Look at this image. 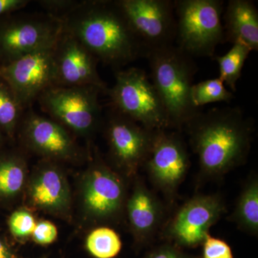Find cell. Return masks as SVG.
<instances>
[{
	"instance_id": "1",
	"label": "cell",
	"mask_w": 258,
	"mask_h": 258,
	"mask_svg": "<svg viewBox=\"0 0 258 258\" xmlns=\"http://www.w3.org/2000/svg\"><path fill=\"white\" fill-rule=\"evenodd\" d=\"M62 21L64 31L115 71L147 55L117 0L81 1Z\"/></svg>"
},
{
	"instance_id": "2",
	"label": "cell",
	"mask_w": 258,
	"mask_h": 258,
	"mask_svg": "<svg viewBox=\"0 0 258 258\" xmlns=\"http://www.w3.org/2000/svg\"><path fill=\"white\" fill-rule=\"evenodd\" d=\"M184 128L205 177L220 178L247 160L253 123L239 107L200 111Z\"/></svg>"
},
{
	"instance_id": "3",
	"label": "cell",
	"mask_w": 258,
	"mask_h": 258,
	"mask_svg": "<svg viewBox=\"0 0 258 258\" xmlns=\"http://www.w3.org/2000/svg\"><path fill=\"white\" fill-rule=\"evenodd\" d=\"M146 57L169 128L181 130L200 111L193 106L190 96L197 64L192 57L175 45L153 50Z\"/></svg>"
},
{
	"instance_id": "4",
	"label": "cell",
	"mask_w": 258,
	"mask_h": 258,
	"mask_svg": "<svg viewBox=\"0 0 258 258\" xmlns=\"http://www.w3.org/2000/svg\"><path fill=\"white\" fill-rule=\"evenodd\" d=\"M175 45L191 57H214L225 42L221 0H176Z\"/></svg>"
},
{
	"instance_id": "5",
	"label": "cell",
	"mask_w": 258,
	"mask_h": 258,
	"mask_svg": "<svg viewBox=\"0 0 258 258\" xmlns=\"http://www.w3.org/2000/svg\"><path fill=\"white\" fill-rule=\"evenodd\" d=\"M115 81L106 93L112 108L149 130L170 129L160 98L144 70H117Z\"/></svg>"
},
{
	"instance_id": "6",
	"label": "cell",
	"mask_w": 258,
	"mask_h": 258,
	"mask_svg": "<svg viewBox=\"0 0 258 258\" xmlns=\"http://www.w3.org/2000/svg\"><path fill=\"white\" fill-rule=\"evenodd\" d=\"M100 88L95 86H53L37 98L40 108L64 128L89 137L103 123Z\"/></svg>"
},
{
	"instance_id": "7",
	"label": "cell",
	"mask_w": 258,
	"mask_h": 258,
	"mask_svg": "<svg viewBox=\"0 0 258 258\" xmlns=\"http://www.w3.org/2000/svg\"><path fill=\"white\" fill-rule=\"evenodd\" d=\"M62 31V20L46 13L11 15L0 19V64L52 48Z\"/></svg>"
},
{
	"instance_id": "8",
	"label": "cell",
	"mask_w": 258,
	"mask_h": 258,
	"mask_svg": "<svg viewBox=\"0 0 258 258\" xmlns=\"http://www.w3.org/2000/svg\"><path fill=\"white\" fill-rule=\"evenodd\" d=\"M226 210L221 197L198 195L183 204L161 230L165 242L181 248H195L203 244L212 226Z\"/></svg>"
},
{
	"instance_id": "9",
	"label": "cell",
	"mask_w": 258,
	"mask_h": 258,
	"mask_svg": "<svg viewBox=\"0 0 258 258\" xmlns=\"http://www.w3.org/2000/svg\"><path fill=\"white\" fill-rule=\"evenodd\" d=\"M155 133L111 107L106 121V136L110 159L118 172L128 177L137 175L150 154Z\"/></svg>"
},
{
	"instance_id": "10",
	"label": "cell",
	"mask_w": 258,
	"mask_h": 258,
	"mask_svg": "<svg viewBox=\"0 0 258 258\" xmlns=\"http://www.w3.org/2000/svg\"><path fill=\"white\" fill-rule=\"evenodd\" d=\"M117 1L147 55L153 50L175 45L176 18L174 1Z\"/></svg>"
},
{
	"instance_id": "11",
	"label": "cell",
	"mask_w": 258,
	"mask_h": 258,
	"mask_svg": "<svg viewBox=\"0 0 258 258\" xmlns=\"http://www.w3.org/2000/svg\"><path fill=\"white\" fill-rule=\"evenodd\" d=\"M0 79L11 88L23 109L30 108L45 90L55 86L54 47L0 64Z\"/></svg>"
},
{
	"instance_id": "12",
	"label": "cell",
	"mask_w": 258,
	"mask_h": 258,
	"mask_svg": "<svg viewBox=\"0 0 258 258\" xmlns=\"http://www.w3.org/2000/svg\"><path fill=\"white\" fill-rule=\"evenodd\" d=\"M156 131L150 154L144 166L151 181L168 198L174 196L189 167L184 139L176 132Z\"/></svg>"
},
{
	"instance_id": "13",
	"label": "cell",
	"mask_w": 258,
	"mask_h": 258,
	"mask_svg": "<svg viewBox=\"0 0 258 258\" xmlns=\"http://www.w3.org/2000/svg\"><path fill=\"white\" fill-rule=\"evenodd\" d=\"M85 175L82 195L86 215L96 222L118 217L126 203L125 184L120 174L98 161Z\"/></svg>"
},
{
	"instance_id": "14",
	"label": "cell",
	"mask_w": 258,
	"mask_h": 258,
	"mask_svg": "<svg viewBox=\"0 0 258 258\" xmlns=\"http://www.w3.org/2000/svg\"><path fill=\"white\" fill-rule=\"evenodd\" d=\"M55 86H95L106 93L108 88L98 74V59L63 30L54 46Z\"/></svg>"
},
{
	"instance_id": "15",
	"label": "cell",
	"mask_w": 258,
	"mask_h": 258,
	"mask_svg": "<svg viewBox=\"0 0 258 258\" xmlns=\"http://www.w3.org/2000/svg\"><path fill=\"white\" fill-rule=\"evenodd\" d=\"M20 123L24 143L47 160L74 161L81 155L69 132L55 120L30 109Z\"/></svg>"
},
{
	"instance_id": "16",
	"label": "cell",
	"mask_w": 258,
	"mask_h": 258,
	"mask_svg": "<svg viewBox=\"0 0 258 258\" xmlns=\"http://www.w3.org/2000/svg\"><path fill=\"white\" fill-rule=\"evenodd\" d=\"M125 203L131 230L137 245L143 247L153 240L164 217L162 203L142 179L137 178Z\"/></svg>"
},
{
	"instance_id": "17",
	"label": "cell",
	"mask_w": 258,
	"mask_h": 258,
	"mask_svg": "<svg viewBox=\"0 0 258 258\" xmlns=\"http://www.w3.org/2000/svg\"><path fill=\"white\" fill-rule=\"evenodd\" d=\"M32 206L59 213L69 208L71 193L63 172L54 161L46 160L37 169L28 188Z\"/></svg>"
},
{
	"instance_id": "18",
	"label": "cell",
	"mask_w": 258,
	"mask_h": 258,
	"mask_svg": "<svg viewBox=\"0 0 258 258\" xmlns=\"http://www.w3.org/2000/svg\"><path fill=\"white\" fill-rule=\"evenodd\" d=\"M225 42L258 50V10L250 0H230L224 13Z\"/></svg>"
},
{
	"instance_id": "19",
	"label": "cell",
	"mask_w": 258,
	"mask_h": 258,
	"mask_svg": "<svg viewBox=\"0 0 258 258\" xmlns=\"http://www.w3.org/2000/svg\"><path fill=\"white\" fill-rule=\"evenodd\" d=\"M230 218L241 230L249 235H257L258 179L255 174L244 185Z\"/></svg>"
},
{
	"instance_id": "20",
	"label": "cell",
	"mask_w": 258,
	"mask_h": 258,
	"mask_svg": "<svg viewBox=\"0 0 258 258\" xmlns=\"http://www.w3.org/2000/svg\"><path fill=\"white\" fill-rule=\"evenodd\" d=\"M27 177L25 159L18 154L0 156V199L13 198L21 192Z\"/></svg>"
},
{
	"instance_id": "21",
	"label": "cell",
	"mask_w": 258,
	"mask_h": 258,
	"mask_svg": "<svg viewBox=\"0 0 258 258\" xmlns=\"http://www.w3.org/2000/svg\"><path fill=\"white\" fill-rule=\"evenodd\" d=\"M252 52L248 47L240 42L233 44L230 50L224 55L215 56L220 70L219 79L231 92L237 91V83L242 76V69L247 57Z\"/></svg>"
},
{
	"instance_id": "22",
	"label": "cell",
	"mask_w": 258,
	"mask_h": 258,
	"mask_svg": "<svg viewBox=\"0 0 258 258\" xmlns=\"http://www.w3.org/2000/svg\"><path fill=\"white\" fill-rule=\"evenodd\" d=\"M25 113L8 83L0 79V128L13 138Z\"/></svg>"
},
{
	"instance_id": "23",
	"label": "cell",
	"mask_w": 258,
	"mask_h": 258,
	"mask_svg": "<svg viewBox=\"0 0 258 258\" xmlns=\"http://www.w3.org/2000/svg\"><path fill=\"white\" fill-rule=\"evenodd\" d=\"M88 252L95 258H114L120 253L122 242L113 229L100 227L88 235L86 241Z\"/></svg>"
},
{
	"instance_id": "24",
	"label": "cell",
	"mask_w": 258,
	"mask_h": 258,
	"mask_svg": "<svg viewBox=\"0 0 258 258\" xmlns=\"http://www.w3.org/2000/svg\"><path fill=\"white\" fill-rule=\"evenodd\" d=\"M190 96L193 106L199 110L209 103L230 102L234 98L233 93L226 88L219 78L194 83Z\"/></svg>"
},
{
	"instance_id": "25",
	"label": "cell",
	"mask_w": 258,
	"mask_h": 258,
	"mask_svg": "<svg viewBox=\"0 0 258 258\" xmlns=\"http://www.w3.org/2000/svg\"><path fill=\"white\" fill-rule=\"evenodd\" d=\"M36 223L33 215L25 210L13 212L8 222L10 232L18 238H25L32 235Z\"/></svg>"
},
{
	"instance_id": "26",
	"label": "cell",
	"mask_w": 258,
	"mask_h": 258,
	"mask_svg": "<svg viewBox=\"0 0 258 258\" xmlns=\"http://www.w3.org/2000/svg\"><path fill=\"white\" fill-rule=\"evenodd\" d=\"M203 258H234L232 248L225 241L212 237L210 233L203 244Z\"/></svg>"
},
{
	"instance_id": "27",
	"label": "cell",
	"mask_w": 258,
	"mask_h": 258,
	"mask_svg": "<svg viewBox=\"0 0 258 258\" xmlns=\"http://www.w3.org/2000/svg\"><path fill=\"white\" fill-rule=\"evenodd\" d=\"M142 258H201L187 253L176 244L165 242L150 249Z\"/></svg>"
},
{
	"instance_id": "28",
	"label": "cell",
	"mask_w": 258,
	"mask_h": 258,
	"mask_svg": "<svg viewBox=\"0 0 258 258\" xmlns=\"http://www.w3.org/2000/svg\"><path fill=\"white\" fill-rule=\"evenodd\" d=\"M80 2L75 0H42L37 1V3L47 14L62 20L71 10L79 4Z\"/></svg>"
},
{
	"instance_id": "29",
	"label": "cell",
	"mask_w": 258,
	"mask_h": 258,
	"mask_svg": "<svg viewBox=\"0 0 258 258\" xmlns=\"http://www.w3.org/2000/svg\"><path fill=\"white\" fill-rule=\"evenodd\" d=\"M34 242L41 245L52 243L57 237V230L53 223L43 220L36 223L32 234Z\"/></svg>"
},
{
	"instance_id": "30",
	"label": "cell",
	"mask_w": 258,
	"mask_h": 258,
	"mask_svg": "<svg viewBox=\"0 0 258 258\" xmlns=\"http://www.w3.org/2000/svg\"><path fill=\"white\" fill-rule=\"evenodd\" d=\"M29 3V0H0V19L23 9Z\"/></svg>"
},
{
	"instance_id": "31",
	"label": "cell",
	"mask_w": 258,
	"mask_h": 258,
	"mask_svg": "<svg viewBox=\"0 0 258 258\" xmlns=\"http://www.w3.org/2000/svg\"><path fill=\"white\" fill-rule=\"evenodd\" d=\"M0 258H17L13 249L6 242L0 239Z\"/></svg>"
},
{
	"instance_id": "32",
	"label": "cell",
	"mask_w": 258,
	"mask_h": 258,
	"mask_svg": "<svg viewBox=\"0 0 258 258\" xmlns=\"http://www.w3.org/2000/svg\"><path fill=\"white\" fill-rule=\"evenodd\" d=\"M1 129V128H0ZM2 140V135H1V132H0V142H1Z\"/></svg>"
},
{
	"instance_id": "33",
	"label": "cell",
	"mask_w": 258,
	"mask_h": 258,
	"mask_svg": "<svg viewBox=\"0 0 258 258\" xmlns=\"http://www.w3.org/2000/svg\"><path fill=\"white\" fill-rule=\"evenodd\" d=\"M39 258H47L46 257H39Z\"/></svg>"
}]
</instances>
